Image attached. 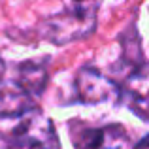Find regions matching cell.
Segmentation results:
<instances>
[{"mask_svg":"<svg viewBox=\"0 0 149 149\" xmlns=\"http://www.w3.org/2000/svg\"><path fill=\"white\" fill-rule=\"evenodd\" d=\"M6 142L10 149H61L51 119L38 109H32L21 117Z\"/></svg>","mask_w":149,"mask_h":149,"instance_id":"6da1fadb","label":"cell"},{"mask_svg":"<svg viewBox=\"0 0 149 149\" xmlns=\"http://www.w3.org/2000/svg\"><path fill=\"white\" fill-rule=\"evenodd\" d=\"M17 85L29 95H42L47 85V68L40 61H29L19 66Z\"/></svg>","mask_w":149,"mask_h":149,"instance_id":"8992f818","label":"cell"},{"mask_svg":"<svg viewBox=\"0 0 149 149\" xmlns=\"http://www.w3.org/2000/svg\"><path fill=\"white\" fill-rule=\"evenodd\" d=\"M66 8V13H72L81 19H96L102 0H62Z\"/></svg>","mask_w":149,"mask_h":149,"instance_id":"52a82bcc","label":"cell"},{"mask_svg":"<svg viewBox=\"0 0 149 149\" xmlns=\"http://www.w3.org/2000/svg\"><path fill=\"white\" fill-rule=\"evenodd\" d=\"M70 132L76 149H123L127 143V130L121 125L85 127L76 123L70 125Z\"/></svg>","mask_w":149,"mask_h":149,"instance_id":"7a4b0ae2","label":"cell"},{"mask_svg":"<svg viewBox=\"0 0 149 149\" xmlns=\"http://www.w3.org/2000/svg\"><path fill=\"white\" fill-rule=\"evenodd\" d=\"M34 109V100L17 83L4 81L0 83V119L23 117Z\"/></svg>","mask_w":149,"mask_h":149,"instance_id":"5b68a950","label":"cell"},{"mask_svg":"<svg viewBox=\"0 0 149 149\" xmlns=\"http://www.w3.org/2000/svg\"><path fill=\"white\" fill-rule=\"evenodd\" d=\"M4 70H6V64H4V61L0 58V79H2V76H4Z\"/></svg>","mask_w":149,"mask_h":149,"instance_id":"9c48e42d","label":"cell"},{"mask_svg":"<svg viewBox=\"0 0 149 149\" xmlns=\"http://www.w3.org/2000/svg\"><path fill=\"white\" fill-rule=\"evenodd\" d=\"M134 149H149V134L146 136V138H142L138 143H136Z\"/></svg>","mask_w":149,"mask_h":149,"instance_id":"ba28073f","label":"cell"},{"mask_svg":"<svg viewBox=\"0 0 149 149\" xmlns=\"http://www.w3.org/2000/svg\"><path fill=\"white\" fill-rule=\"evenodd\" d=\"M95 25L96 19H81L72 13H62L44 21L40 26V32L45 40L62 45L89 36L95 30Z\"/></svg>","mask_w":149,"mask_h":149,"instance_id":"3957f363","label":"cell"},{"mask_svg":"<svg viewBox=\"0 0 149 149\" xmlns=\"http://www.w3.org/2000/svg\"><path fill=\"white\" fill-rule=\"evenodd\" d=\"M76 91L85 104H102L119 98V87L95 68H81L77 72Z\"/></svg>","mask_w":149,"mask_h":149,"instance_id":"277c9868","label":"cell"}]
</instances>
